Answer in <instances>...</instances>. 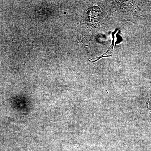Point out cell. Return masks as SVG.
I'll list each match as a JSON object with an SVG mask.
<instances>
[{
	"label": "cell",
	"instance_id": "1",
	"mask_svg": "<svg viewBox=\"0 0 151 151\" xmlns=\"http://www.w3.org/2000/svg\"><path fill=\"white\" fill-rule=\"evenodd\" d=\"M112 13L131 21L137 12L136 1H111Z\"/></svg>",
	"mask_w": 151,
	"mask_h": 151
},
{
	"label": "cell",
	"instance_id": "2",
	"mask_svg": "<svg viewBox=\"0 0 151 151\" xmlns=\"http://www.w3.org/2000/svg\"><path fill=\"white\" fill-rule=\"evenodd\" d=\"M147 104H148V108L151 109V96L150 99H149L148 101V102H147Z\"/></svg>",
	"mask_w": 151,
	"mask_h": 151
}]
</instances>
